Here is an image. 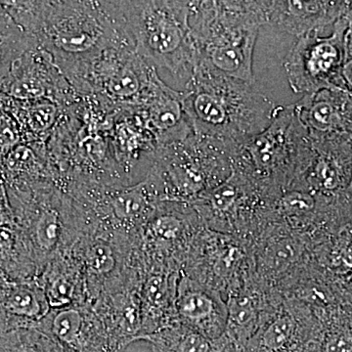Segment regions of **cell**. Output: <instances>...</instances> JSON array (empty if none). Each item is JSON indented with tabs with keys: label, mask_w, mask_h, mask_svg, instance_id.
<instances>
[{
	"label": "cell",
	"mask_w": 352,
	"mask_h": 352,
	"mask_svg": "<svg viewBox=\"0 0 352 352\" xmlns=\"http://www.w3.org/2000/svg\"><path fill=\"white\" fill-rule=\"evenodd\" d=\"M227 316L223 296L182 273L176 298L177 323L208 339L219 340L226 335Z\"/></svg>",
	"instance_id": "cell-21"
},
{
	"label": "cell",
	"mask_w": 352,
	"mask_h": 352,
	"mask_svg": "<svg viewBox=\"0 0 352 352\" xmlns=\"http://www.w3.org/2000/svg\"><path fill=\"white\" fill-rule=\"evenodd\" d=\"M0 270L13 281L39 276L38 264L30 243L17 226H0Z\"/></svg>",
	"instance_id": "cell-26"
},
{
	"label": "cell",
	"mask_w": 352,
	"mask_h": 352,
	"mask_svg": "<svg viewBox=\"0 0 352 352\" xmlns=\"http://www.w3.org/2000/svg\"><path fill=\"white\" fill-rule=\"evenodd\" d=\"M142 281L131 279L103 292L91 303L100 320L113 352H122L142 337L140 286Z\"/></svg>",
	"instance_id": "cell-17"
},
{
	"label": "cell",
	"mask_w": 352,
	"mask_h": 352,
	"mask_svg": "<svg viewBox=\"0 0 352 352\" xmlns=\"http://www.w3.org/2000/svg\"><path fill=\"white\" fill-rule=\"evenodd\" d=\"M294 107L310 138H352V94L347 90L326 88L303 95Z\"/></svg>",
	"instance_id": "cell-22"
},
{
	"label": "cell",
	"mask_w": 352,
	"mask_h": 352,
	"mask_svg": "<svg viewBox=\"0 0 352 352\" xmlns=\"http://www.w3.org/2000/svg\"><path fill=\"white\" fill-rule=\"evenodd\" d=\"M10 280L11 279H9V278L7 277L1 270H0V291H1L2 288L6 287V285L8 283Z\"/></svg>",
	"instance_id": "cell-34"
},
{
	"label": "cell",
	"mask_w": 352,
	"mask_h": 352,
	"mask_svg": "<svg viewBox=\"0 0 352 352\" xmlns=\"http://www.w3.org/2000/svg\"><path fill=\"white\" fill-rule=\"evenodd\" d=\"M16 226L31 245L39 274L55 254L73 247L88 228L80 204L51 179L6 186Z\"/></svg>",
	"instance_id": "cell-7"
},
{
	"label": "cell",
	"mask_w": 352,
	"mask_h": 352,
	"mask_svg": "<svg viewBox=\"0 0 352 352\" xmlns=\"http://www.w3.org/2000/svg\"><path fill=\"white\" fill-rule=\"evenodd\" d=\"M252 244L254 276L280 293L312 261L311 241L274 220Z\"/></svg>",
	"instance_id": "cell-13"
},
{
	"label": "cell",
	"mask_w": 352,
	"mask_h": 352,
	"mask_svg": "<svg viewBox=\"0 0 352 352\" xmlns=\"http://www.w3.org/2000/svg\"><path fill=\"white\" fill-rule=\"evenodd\" d=\"M224 352H244V351H243L242 347L236 346L232 342H229Z\"/></svg>",
	"instance_id": "cell-33"
},
{
	"label": "cell",
	"mask_w": 352,
	"mask_h": 352,
	"mask_svg": "<svg viewBox=\"0 0 352 352\" xmlns=\"http://www.w3.org/2000/svg\"><path fill=\"white\" fill-rule=\"evenodd\" d=\"M206 228L192 205L160 201L151 217L132 240V249L144 272H182L198 234Z\"/></svg>",
	"instance_id": "cell-9"
},
{
	"label": "cell",
	"mask_w": 352,
	"mask_h": 352,
	"mask_svg": "<svg viewBox=\"0 0 352 352\" xmlns=\"http://www.w3.org/2000/svg\"><path fill=\"white\" fill-rule=\"evenodd\" d=\"M36 329L67 352H113L91 305L51 309Z\"/></svg>",
	"instance_id": "cell-20"
},
{
	"label": "cell",
	"mask_w": 352,
	"mask_h": 352,
	"mask_svg": "<svg viewBox=\"0 0 352 352\" xmlns=\"http://www.w3.org/2000/svg\"><path fill=\"white\" fill-rule=\"evenodd\" d=\"M34 47L36 46L24 30L7 12L3 3L0 1V85L21 57Z\"/></svg>",
	"instance_id": "cell-29"
},
{
	"label": "cell",
	"mask_w": 352,
	"mask_h": 352,
	"mask_svg": "<svg viewBox=\"0 0 352 352\" xmlns=\"http://www.w3.org/2000/svg\"><path fill=\"white\" fill-rule=\"evenodd\" d=\"M16 226L12 207L9 200L6 182L0 173V226Z\"/></svg>",
	"instance_id": "cell-32"
},
{
	"label": "cell",
	"mask_w": 352,
	"mask_h": 352,
	"mask_svg": "<svg viewBox=\"0 0 352 352\" xmlns=\"http://www.w3.org/2000/svg\"><path fill=\"white\" fill-rule=\"evenodd\" d=\"M321 328L320 317L314 309L284 298L242 349L244 352H314Z\"/></svg>",
	"instance_id": "cell-15"
},
{
	"label": "cell",
	"mask_w": 352,
	"mask_h": 352,
	"mask_svg": "<svg viewBox=\"0 0 352 352\" xmlns=\"http://www.w3.org/2000/svg\"><path fill=\"white\" fill-rule=\"evenodd\" d=\"M310 142L302 173L291 186H302L330 201L352 199V138L329 136L310 138Z\"/></svg>",
	"instance_id": "cell-14"
},
{
	"label": "cell",
	"mask_w": 352,
	"mask_h": 352,
	"mask_svg": "<svg viewBox=\"0 0 352 352\" xmlns=\"http://www.w3.org/2000/svg\"><path fill=\"white\" fill-rule=\"evenodd\" d=\"M349 6L351 1H263L265 25L298 39L333 29Z\"/></svg>",
	"instance_id": "cell-19"
},
{
	"label": "cell",
	"mask_w": 352,
	"mask_h": 352,
	"mask_svg": "<svg viewBox=\"0 0 352 352\" xmlns=\"http://www.w3.org/2000/svg\"><path fill=\"white\" fill-rule=\"evenodd\" d=\"M346 27V14L328 36L310 34L296 41L284 61L295 94L303 96L326 88L347 90L342 75Z\"/></svg>",
	"instance_id": "cell-12"
},
{
	"label": "cell",
	"mask_w": 352,
	"mask_h": 352,
	"mask_svg": "<svg viewBox=\"0 0 352 352\" xmlns=\"http://www.w3.org/2000/svg\"><path fill=\"white\" fill-rule=\"evenodd\" d=\"M0 352H67L38 329H20L0 333Z\"/></svg>",
	"instance_id": "cell-30"
},
{
	"label": "cell",
	"mask_w": 352,
	"mask_h": 352,
	"mask_svg": "<svg viewBox=\"0 0 352 352\" xmlns=\"http://www.w3.org/2000/svg\"><path fill=\"white\" fill-rule=\"evenodd\" d=\"M22 142L15 101L0 92V161L12 148Z\"/></svg>",
	"instance_id": "cell-31"
},
{
	"label": "cell",
	"mask_w": 352,
	"mask_h": 352,
	"mask_svg": "<svg viewBox=\"0 0 352 352\" xmlns=\"http://www.w3.org/2000/svg\"><path fill=\"white\" fill-rule=\"evenodd\" d=\"M16 115L22 131L23 142H41L54 129L58 106L50 99L15 100Z\"/></svg>",
	"instance_id": "cell-28"
},
{
	"label": "cell",
	"mask_w": 352,
	"mask_h": 352,
	"mask_svg": "<svg viewBox=\"0 0 352 352\" xmlns=\"http://www.w3.org/2000/svg\"><path fill=\"white\" fill-rule=\"evenodd\" d=\"M234 145L192 133L160 145L144 178L160 201L193 204L232 173Z\"/></svg>",
	"instance_id": "cell-6"
},
{
	"label": "cell",
	"mask_w": 352,
	"mask_h": 352,
	"mask_svg": "<svg viewBox=\"0 0 352 352\" xmlns=\"http://www.w3.org/2000/svg\"><path fill=\"white\" fill-rule=\"evenodd\" d=\"M182 92L194 133L231 145L263 131L277 108L254 85L201 67H196Z\"/></svg>",
	"instance_id": "cell-2"
},
{
	"label": "cell",
	"mask_w": 352,
	"mask_h": 352,
	"mask_svg": "<svg viewBox=\"0 0 352 352\" xmlns=\"http://www.w3.org/2000/svg\"><path fill=\"white\" fill-rule=\"evenodd\" d=\"M50 310L38 278L27 281L10 280L0 291V333L36 329Z\"/></svg>",
	"instance_id": "cell-23"
},
{
	"label": "cell",
	"mask_w": 352,
	"mask_h": 352,
	"mask_svg": "<svg viewBox=\"0 0 352 352\" xmlns=\"http://www.w3.org/2000/svg\"><path fill=\"white\" fill-rule=\"evenodd\" d=\"M182 273L226 300L254 276L252 242L204 228L192 245Z\"/></svg>",
	"instance_id": "cell-11"
},
{
	"label": "cell",
	"mask_w": 352,
	"mask_h": 352,
	"mask_svg": "<svg viewBox=\"0 0 352 352\" xmlns=\"http://www.w3.org/2000/svg\"><path fill=\"white\" fill-rule=\"evenodd\" d=\"M197 66L254 85V53L265 25L263 1H191Z\"/></svg>",
	"instance_id": "cell-3"
},
{
	"label": "cell",
	"mask_w": 352,
	"mask_h": 352,
	"mask_svg": "<svg viewBox=\"0 0 352 352\" xmlns=\"http://www.w3.org/2000/svg\"><path fill=\"white\" fill-rule=\"evenodd\" d=\"M273 204L250 180L232 170L226 182L191 205L206 228L252 243L272 221Z\"/></svg>",
	"instance_id": "cell-10"
},
{
	"label": "cell",
	"mask_w": 352,
	"mask_h": 352,
	"mask_svg": "<svg viewBox=\"0 0 352 352\" xmlns=\"http://www.w3.org/2000/svg\"><path fill=\"white\" fill-rule=\"evenodd\" d=\"M117 6L139 56L154 68L168 69L185 85L197 66L191 1H117Z\"/></svg>",
	"instance_id": "cell-4"
},
{
	"label": "cell",
	"mask_w": 352,
	"mask_h": 352,
	"mask_svg": "<svg viewBox=\"0 0 352 352\" xmlns=\"http://www.w3.org/2000/svg\"><path fill=\"white\" fill-rule=\"evenodd\" d=\"M162 82L157 69L126 44L94 60L73 87L105 107L126 110L144 107Z\"/></svg>",
	"instance_id": "cell-8"
},
{
	"label": "cell",
	"mask_w": 352,
	"mask_h": 352,
	"mask_svg": "<svg viewBox=\"0 0 352 352\" xmlns=\"http://www.w3.org/2000/svg\"><path fill=\"white\" fill-rule=\"evenodd\" d=\"M283 300L278 289L254 274L239 291L227 298V339L236 346H245Z\"/></svg>",
	"instance_id": "cell-18"
},
{
	"label": "cell",
	"mask_w": 352,
	"mask_h": 352,
	"mask_svg": "<svg viewBox=\"0 0 352 352\" xmlns=\"http://www.w3.org/2000/svg\"><path fill=\"white\" fill-rule=\"evenodd\" d=\"M310 144L294 104L277 106L270 126L234 145L232 170L250 180L266 198L275 201L300 175Z\"/></svg>",
	"instance_id": "cell-5"
},
{
	"label": "cell",
	"mask_w": 352,
	"mask_h": 352,
	"mask_svg": "<svg viewBox=\"0 0 352 352\" xmlns=\"http://www.w3.org/2000/svg\"><path fill=\"white\" fill-rule=\"evenodd\" d=\"M144 340L150 342L153 352H224L229 342L226 335L210 340L179 323L162 329Z\"/></svg>",
	"instance_id": "cell-27"
},
{
	"label": "cell",
	"mask_w": 352,
	"mask_h": 352,
	"mask_svg": "<svg viewBox=\"0 0 352 352\" xmlns=\"http://www.w3.org/2000/svg\"><path fill=\"white\" fill-rule=\"evenodd\" d=\"M38 50L74 85L106 51L131 44L116 1H2Z\"/></svg>",
	"instance_id": "cell-1"
},
{
	"label": "cell",
	"mask_w": 352,
	"mask_h": 352,
	"mask_svg": "<svg viewBox=\"0 0 352 352\" xmlns=\"http://www.w3.org/2000/svg\"><path fill=\"white\" fill-rule=\"evenodd\" d=\"M182 272L150 270L141 283L140 305L142 316V337L177 323L176 298Z\"/></svg>",
	"instance_id": "cell-24"
},
{
	"label": "cell",
	"mask_w": 352,
	"mask_h": 352,
	"mask_svg": "<svg viewBox=\"0 0 352 352\" xmlns=\"http://www.w3.org/2000/svg\"><path fill=\"white\" fill-rule=\"evenodd\" d=\"M38 280L51 309L90 305L82 266L71 249L50 258Z\"/></svg>",
	"instance_id": "cell-25"
},
{
	"label": "cell",
	"mask_w": 352,
	"mask_h": 352,
	"mask_svg": "<svg viewBox=\"0 0 352 352\" xmlns=\"http://www.w3.org/2000/svg\"><path fill=\"white\" fill-rule=\"evenodd\" d=\"M0 92L19 101L50 99L55 103L75 101L76 90L58 69L47 53L32 48L13 67L0 85Z\"/></svg>",
	"instance_id": "cell-16"
}]
</instances>
